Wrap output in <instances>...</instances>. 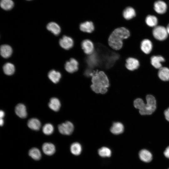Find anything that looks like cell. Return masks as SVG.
<instances>
[{
  "mask_svg": "<svg viewBox=\"0 0 169 169\" xmlns=\"http://www.w3.org/2000/svg\"><path fill=\"white\" fill-rule=\"evenodd\" d=\"M58 128L59 132L61 134L69 135L72 133L74 130V126L71 122L67 121L59 124Z\"/></svg>",
  "mask_w": 169,
  "mask_h": 169,
  "instance_id": "cell-6",
  "label": "cell"
},
{
  "mask_svg": "<svg viewBox=\"0 0 169 169\" xmlns=\"http://www.w3.org/2000/svg\"><path fill=\"white\" fill-rule=\"evenodd\" d=\"M145 22L146 24L150 27H155L158 23L157 18L155 16L148 15L146 18Z\"/></svg>",
  "mask_w": 169,
  "mask_h": 169,
  "instance_id": "cell-26",
  "label": "cell"
},
{
  "mask_svg": "<svg viewBox=\"0 0 169 169\" xmlns=\"http://www.w3.org/2000/svg\"><path fill=\"white\" fill-rule=\"evenodd\" d=\"M3 69L4 73L8 75L13 74L15 71L14 66L13 64L10 63L5 64L3 66Z\"/></svg>",
  "mask_w": 169,
  "mask_h": 169,
  "instance_id": "cell-27",
  "label": "cell"
},
{
  "mask_svg": "<svg viewBox=\"0 0 169 169\" xmlns=\"http://www.w3.org/2000/svg\"><path fill=\"white\" fill-rule=\"evenodd\" d=\"M70 150L72 154L75 155H78L81 152L82 147L79 143L74 142L71 145Z\"/></svg>",
  "mask_w": 169,
  "mask_h": 169,
  "instance_id": "cell-29",
  "label": "cell"
},
{
  "mask_svg": "<svg viewBox=\"0 0 169 169\" xmlns=\"http://www.w3.org/2000/svg\"><path fill=\"white\" fill-rule=\"evenodd\" d=\"M164 154L165 157L169 159V146L166 148L164 151Z\"/></svg>",
  "mask_w": 169,
  "mask_h": 169,
  "instance_id": "cell-33",
  "label": "cell"
},
{
  "mask_svg": "<svg viewBox=\"0 0 169 169\" xmlns=\"http://www.w3.org/2000/svg\"><path fill=\"white\" fill-rule=\"evenodd\" d=\"M54 128L50 123L45 124L43 127L42 131L44 134L47 135L51 134L53 132Z\"/></svg>",
  "mask_w": 169,
  "mask_h": 169,
  "instance_id": "cell-31",
  "label": "cell"
},
{
  "mask_svg": "<svg viewBox=\"0 0 169 169\" xmlns=\"http://www.w3.org/2000/svg\"></svg>",
  "mask_w": 169,
  "mask_h": 169,
  "instance_id": "cell-38",
  "label": "cell"
},
{
  "mask_svg": "<svg viewBox=\"0 0 169 169\" xmlns=\"http://www.w3.org/2000/svg\"><path fill=\"white\" fill-rule=\"evenodd\" d=\"M0 5L2 9L8 10L13 8L14 3L12 0H1Z\"/></svg>",
  "mask_w": 169,
  "mask_h": 169,
  "instance_id": "cell-28",
  "label": "cell"
},
{
  "mask_svg": "<svg viewBox=\"0 0 169 169\" xmlns=\"http://www.w3.org/2000/svg\"><path fill=\"white\" fill-rule=\"evenodd\" d=\"M15 112L16 114L21 118H24L27 116L26 108L23 104H18L15 108Z\"/></svg>",
  "mask_w": 169,
  "mask_h": 169,
  "instance_id": "cell-16",
  "label": "cell"
},
{
  "mask_svg": "<svg viewBox=\"0 0 169 169\" xmlns=\"http://www.w3.org/2000/svg\"><path fill=\"white\" fill-rule=\"evenodd\" d=\"M124 127L123 125L119 122H115L113 123L110 131L113 134L118 135L122 133L124 131Z\"/></svg>",
  "mask_w": 169,
  "mask_h": 169,
  "instance_id": "cell-19",
  "label": "cell"
},
{
  "mask_svg": "<svg viewBox=\"0 0 169 169\" xmlns=\"http://www.w3.org/2000/svg\"><path fill=\"white\" fill-rule=\"evenodd\" d=\"M158 75L159 78L162 80H169V69L166 67H162L159 69Z\"/></svg>",
  "mask_w": 169,
  "mask_h": 169,
  "instance_id": "cell-20",
  "label": "cell"
},
{
  "mask_svg": "<svg viewBox=\"0 0 169 169\" xmlns=\"http://www.w3.org/2000/svg\"><path fill=\"white\" fill-rule=\"evenodd\" d=\"M60 46L63 49L67 50L72 49L74 45L73 39L71 37L64 35L60 39L59 42Z\"/></svg>",
  "mask_w": 169,
  "mask_h": 169,
  "instance_id": "cell-7",
  "label": "cell"
},
{
  "mask_svg": "<svg viewBox=\"0 0 169 169\" xmlns=\"http://www.w3.org/2000/svg\"><path fill=\"white\" fill-rule=\"evenodd\" d=\"M50 109L54 111H58L60 109L61 103L59 100L57 98H51L48 104Z\"/></svg>",
  "mask_w": 169,
  "mask_h": 169,
  "instance_id": "cell-23",
  "label": "cell"
},
{
  "mask_svg": "<svg viewBox=\"0 0 169 169\" xmlns=\"http://www.w3.org/2000/svg\"><path fill=\"white\" fill-rule=\"evenodd\" d=\"M92 90L97 93L104 94L110 86L109 79L106 74L102 71L96 70L91 77Z\"/></svg>",
  "mask_w": 169,
  "mask_h": 169,
  "instance_id": "cell-1",
  "label": "cell"
},
{
  "mask_svg": "<svg viewBox=\"0 0 169 169\" xmlns=\"http://www.w3.org/2000/svg\"><path fill=\"white\" fill-rule=\"evenodd\" d=\"M98 153L99 155L102 157H109L111 154L110 150L106 147H103L99 149Z\"/></svg>",
  "mask_w": 169,
  "mask_h": 169,
  "instance_id": "cell-30",
  "label": "cell"
},
{
  "mask_svg": "<svg viewBox=\"0 0 169 169\" xmlns=\"http://www.w3.org/2000/svg\"><path fill=\"white\" fill-rule=\"evenodd\" d=\"M146 99V104L140 98L136 99L134 102V107L139 109L140 113L142 115L151 114L156 108V101L153 96L147 95Z\"/></svg>",
  "mask_w": 169,
  "mask_h": 169,
  "instance_id": "cell-3",
  "label": "cell"
},
{
  "mask_svg": "<svg viewBox=\"0 0 169 169\" xmlns=\"http://www.w3.org/2000/svg\"></svg>",
  "mask_w": 169,
  "mask_h": 169,
  "instance_id": "cell-37",
  "label": "cell"
},
{
  "mask_svg": "<svg viewBox=\"0 0 169 169\" xmlns=\"http://www.w3.org/2000/svg\"><path fill=\"white\" fill-rule=\"evenodd\" d=\"M28 154L30 156L35 160H38L41 157V154L39 149L36 147L31 149L29 151Z\"/></svg>",
  "mask_w": 169,
  "mask_h": 169,
  "instance_id": "cell-25",
  "label": "cell"
},
{
  "mask_svg": "<svg viewBox=\"0 0 169 169\" xmlns=\"http://www.w3.org/2000/svg\"><path fill=\"white\" fill-rule=\"evenodd\" d=\"M48 76L49 79L53 82L57 83L59 81L61 75L59 72L52 70L48 73Z\"/></svg>",
  "mask_w": 169,
  "mask_h": 169,
  "instance_id": "cell-24",
  "label": "cell"
},
{
  "mask_svg": "<svg viewBox=\"0 0 169 169\" xmlns=\"http://www.w3.org/2000/svg\"><path fill=\"white\" fill-rule=\"evenodd\" d=\"M5 115V113L4 112L3 110H0V119H3Z\"/></svg>",
  "mask_w": 169,
  "mask_h": 169,
  "instance_id": "cell-34",
  "label": "cell"
},
{
  "mask_svg": "<svg viewBox=\"0 0 169 169\" xmlns=\"http://www.w3.org/2000/svg\"><path fill=\"white\" fill-rule=\"evenodd\" d=\"M140 65L139 61L132 57L127 58L125 61V67L129 71H133L138 68Z\"/></svg>",
  "mask_w": 169,
  "mask_h": 169,
  "instance_id": "cell-9",
  "label": "cell"
},
{
  "mask_svg": "<svg viewBox=\"0 0 169 169\" xmlns=\"http://www.w3.org/2000/svg\"><path fill=\"white\" fill-rule=\"evenodd\" d=\"M4 124V120L3 119H0V125L1 126L3 125Z\"/></svg>",
  "mask_w": 169,
  "mask_h": 169,
  "instance_id": "cell-35",
  "label": "cell"
},
{
  "mask_svg": "<svg viewBox=\"0 0 169 169\" xmlns=\"http://www.w3.org/2000/svg\"><path fill=\"white\" fill-rule=\"evenodd\" d=\"M44 153L48 156L53 155L55 152V147L52 143L46 142L43 144L42 146Z\"/></svg>",
  "mask_w": 169,
  "mask_h": 169,
  "instance_id": "cell-15",
  "label": "cell"
},
{
  "mask_svg": "<svg viewBox=\"0 0 169 169\" xmlns=\"http://www.w3.org/2000/svg\"><path fill=\"white\" fill-rule=\"evenodd\" d=\"M27 125L30 129L35 131L38 130L41 126L40 121L35 118L30 119L28 122Z\"/></svg>",
  "mask_w": 169,
  "mask_h": 169,
  "instance_id": "cell-22",
  "label": "cell"
},
{
  "mask_svg": "<svg viewBox=\"0 0 169 169\" xmlns=\"http://www.w3.org/2000/svg\"><path fill=\"white\" fill-rule=\"evenodd\" d=\"M164 114L166 119L169 121V108L165 111Z\"/></svg>",
  "mask_w": 169,
  "mask_h": 169,
  "instance_id": "cell-32",
  "label": "cell"
},
{
  "mask_svg": "<svg viewBox=\"0 0 169 169\" xmlns=\"http://www.w3.org/2000/svg\"><path fill=\"white\" fill-rule=\"evenodd\" d=\"M165 61V59L160 55L152 56L151 58V63L155 68L160 69L162 67L161 63Z\"/></svg>",
  "mask_w": 169,
  "mask_h": 169,
  "instance_id": "cell-13",
  "label": "cell"
},
{
  "mask_svg": "<svg viewBox=\"0 0 169 169\" xmlns=\"http://www.w3.org/2000/svg\"><path fill=\"white\" fill-rule=\"evenodd\" d=\"M140 48L142 51L146 54H149L151 51L153 45L151 42L148 39H145L141 43Z\"/></svg>",
  "mask_w": 169,
  "mask_h": 169,
  "instance_id": "cell-12",
  "label": "cell"
},
{
  "mask_svg": "<svg viewBox=\"0 0 169 169\" xmlns=\"http://www.w3.org/2000/svg\"><path fill=\"white\" fill-rule=\"evenodd\" d=\"M13 50L11 47L7 44H4L0 47V54L4 58H7L10 57L12 54Z\"/></svg>",
  "mask_w": 169,
  "mask_h": 169,
  "instance_id": "cell-17",
  "label": "cell"
},
{
  "mask_svg": "<svg viewBox=\"0 0 169 169\" xmlns=\"http://www.w3.org/2000/svg\"><path fill=\"white\" fill-rule=\"evenodd\" d=\"M140 159L145 162H150L152 158V156L151 152L148 150L143 149L141 150L139 153Z\"/></svg>",
  "mask_w": 169,
  "mask_h": 169,
  "instance_id": "cell-14",
  "label": "cell"
},
{
  "mask_svg": "<svg viewBox=\"0 0 169 169\" xmlns=\"http://www.w3.org/2000/svg\"><path fill=\"white\" fill-rule=\"evenodd\" d=\"M81 46L84 53L87 55L91 54L95 50L94 44L89 39H86L83 40L81 43Z\"/></svg>",
  "mask_w": 169,
  "mask_h": 169,
  "instance_id": "cell-8",
  "label": "cell"
},
{
  "mask_svg": "<svg viewBox=\"0 0 169 169\" xmlns=\"http://www.w3.org/2000/svg\"><path fill=\"white\" fill-rule=\"evenodd\" d=\"M79 29L83 32L90 33L94 31L95 27L92 21H87L80 24Z\"/></svg>",
  "mask_w": 169,
  "mask_h": 169,
  "instance_id": "cell-10",
  "label": "cell"
},
{
  "mask_svg": "<svg viewBox=\"0 0 169 169\" xmlns=\"http://www.w3.org/2000/svg\"><path fill=\"white\" fill-rule=\"evenodd\" d=\"M47 29L55 35H58L61 32V28L59 25L54 22H51L48 24Z\"/></svg>",
  "mask_w": 169,
  "mask_h": 169,
  "instance_id": "cell-21",
  "label": "cell"
},
{
  "mask_svg": "<svg viewBox=\"0 0 169 169\" xmlns=\"http://www.w3.org/2000/svg\"><path fill=\"white\" fill-rule=\"evenodd\" d=\"M166 29L168 34H169V23L167 25Z\"/></svg>",
  "mask_w": 169,
  "mask_h": 169,
  "instance_id": "cell-36",
  "label": "cell"
},
{
  "mask_svg": "<svg viewBox=\"0 0 169 169\" xmlns=\"http://www.w3.org/2000/svg\"><path fill=\"white\" fill-rule=\"evenodd\" d=\"M79 63L75 59L70 58L69 60L67 61L64 64V69L68 73L70 74L74 73L79 70Z\"/></svg>",
  "mask_w": 169,
  "mask_h": 169,
  "instance_id": "cell-5",
  "label": "cell"
},
{
  "mask_svg": "<svg viewBox=\"0 0 169 169\" xmlns=\"http://www.w3.org/2000/svg\"><path fill=\"white\" fill-rule=\"evenodd\" d=\"M136 13L134 9L131 7H127L123 11V16L126 20H129L135 17Z\"/></svg>",
  "mask_w": 169,
  "mask_h": 169,
  "instance_id": "cell-18",
  "label": "cell"
},
{
  "mask_svg": "<svg viewBox=\"0 0 169 169\" xmlns=\"http://www.w3.org/2000/svg\"><path fill=\"white\" fill-rule=\"evenodd\" d=\"M168 34L166 28L162 26H157L154 27L152 30L153 37L159 41H163L166 39L167 38Z\"/></svg>",
  "mask_w": 169,
  "mask_h": 169,
  "instance_id": "cell-4",
  "label": "cell"
},
{
  "mask_svg": "<svg viewBox=\"0 0 169 169\" xmlns=\"http://www.w3.org/2000/svg\"><path fill=\"white\" fill-rule=\"evenodd\" d=\"M154 8L155 11L160 14L164 13L166 11L167 6L166 3L161 0H158L154 3Z\"/></svg>",
  "mask_w": 169,
  "mask_h": 169,
  "instance_id": "cell-11",
  "label": "cell"
},
{
  "mask_svg": "<svg viewBox=\"0 0 169 169\" xmlns=\"http://www.w3.org/2000/svg\"><path fill=\"white\" fill-rule=\"evenodd\" d=\"M130 35V30L126 28L121 27L116 28L109 38V45L113 49L119 50L123 47V40L129 38Z\"/></svg>",
  "mask_w": 169,
  "mask_h": 169,
  "instance_id": "cell-2",
  "label": "cell"
}]
</instances>
